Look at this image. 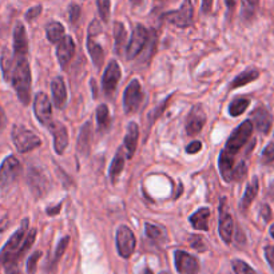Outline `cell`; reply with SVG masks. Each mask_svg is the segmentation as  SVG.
<instances>
[{"instance_id": "obj_45", "label": "cell", "mask_w": 274, "mask_h": 274, "mask_svg": "<svg viewBox=\"0 0 274 274\" xmlns=\"http://www.w3.org/2000/svg\"><path fill=\"white\" fill-rule=\"evenodd\" d=\"M201 149H202V143L199 141H193L186 147V153L187 154H197L201 151Z\"/></svg>"}, {"instance_id": "obj_29", "label": "cell", "mask_w": 274, "mask_h": 274, "mask_svg": "<svg viewBox=\"0 0 274 274\" xmlns=\"http://www.w3.org/2000/svg\"><path fill=\"white\" fill-rule=\"evenodd\" d=\"M35 238H36V229H31L28 233H27V235L24 237V239H23L22 245H20V248H19V250L16 252V254H15V257H13V261H12V265L7 266V268H12V266H16V262L22 258L24 254H26V252L28 250V249L31 248L32 243L35 242Z\"/></svg>"}, {"instance_id": "obj_7", "label": "cell", "mask_w": 274, "mask_h": 274, "mask_svg": "<svg viewBox=\"0 0 274 274\" xmlns=\"http://www.w3.org/2000/svg\"><path fill=\"white\" fill-rule=\"evenodd\" d=\"M193 16H194V7L191 0H183L181 8L164 13L162 19L179 28H186L193 23Z\"/></svg>"}, {"instance_id": "obj_47", "label": "cell", "mask_w": 274, "mask_h": 274, "mask_svg": "<svg viewBox=\"0 0 274 274\" xmlns=\"http://www.w3.org/2000/svg\"><path fill=\"white\" fill-rule=\"evenodd\" d=\"M261 217L265 219V222H269L272 219V209L268 204H262L261 205Z\"/></svg>"}, {"instance_id": "obj_16", "label": "cell", "mask_w": 274, "mask_h": 274, "mask_svg": "<svg viewBox=\"0 0 274 274\" xmlns=\"http://www.w3.org/2000/svg\"><path fill=\"white\" fill-rule=\"evenodd\" d=\"M120 76H122V71H120L119 64H118V62H115V60H111L107 64L105 74L102 76V87L107 95H111L116 90L118 83H119L120 80Z\"/></svg>"}, {"instance_id": "obj_6", "label": "cell", "mask_w": 274, "mask_h": 274, "mask_svg": "<svg viewBox=\"0 0 274 274\" xmlns=\"http://www.w3.org/2000/svg\"><path fill=\"white\" fill-rule=\"evenodd\" d=\"M102 32V26L97 19H94L90 23L89 30H87V50L91 59H93L94 64L99 68L102 66L103 57H105V51H103L102 46L97 42V36Z\"/></svg>"}, {"instance_id": "obj_22", "label": "cell", "mask_w": 274, "mask_h": 274, "mask_svg": "<svg viewBox=\"0 0 274 274\" xmlns=\"http://www.w3.org/2000/svg\"><path fill=\"white\" fill-rule=\"evenodd\" d=\"M138 137H139V127L135 122H130L127 124V131H126V137H124V147H126V153H127V158H133L137 150Z\"/></svg>"}, {"instance_id": "obj_8", "label": "cell", "mask_w": 274, "mask_h": 274, "mask_svg": "<svg viewBox=\"0 0 274 274\" xmlns=\"http://www.w3.org/2000/svg\"><path fill=\"white\" fill-rule=\"evenodd\" d=\"M116 250L122 258H130L133 256L135 246H137V239L134 235L133 230L130 229L128 226L120 225L116 230Z\"/></svg>"}, {"instance_id": "obj_23", "label": "cell", "mask_w": 274, "mask_h": 274, "mask_svg": "<svg viewBox=\"0 0 274 274\" xmlns=\"http://www.w3.org/2000/svg\"><path fill=\"white\" fill-rule=\"evenodd\" d=\"M218 167H219V172H221L223 181H233V170H234V158L233 157H230V155L225 154L223 151H221L219 158H218Z\"/></svg>"}, {"instance_id": "obj_39", "label": "cell", "mask_w": 274, "mask_h": 274, "mask_svg": "<svg viewBox=\"0 0 274 274\" xmlns=\"http://www.w3.org/2000/svg\"><path fill=\"white\" fill-rule=\"evenodd\" d=\"M261 162L264 164H269L274 162V142L268 143V146L264 149L261 154Z\"/></svg>"}, {"instance_id": "obj_9", "label": "cell", "mask_w": 274, "mask_h": 274, "mask_svg": "<svg viewBox=\"0 0 274 274\" xmlns=\"http://www.w3.org/2000/svg\"><path fill=\"white\" fill-rule=\"evenodd\" d=\"M143 99V91L139 80H131L123 93V107L126 114H133L139 109Z\"/></svg>"}, {"instance_id": "obj_20", "label": "cell", "mask_w": 274, "mask_h": 274, "mask_svg": "<svg viewBox=\"0 0 274 274\" xmlns=\"http://www.w3.org/2000/svg\"><path fill=\"white\" fill-rule=\"evenodd\" d=\"M51 91H53L54 105L57 109H64L67 102V89L62 76H55L51 82Z\"/></svg>"}, {"instance_id": "obj_58", "label": "cell", "mask_w": 274, "mask_h": 274, "mask_svg": "<svg viewBox=\"0 0 274 274\" xmlns=\"http://www.w3.org/2000/svg\"><path fill=\"white\" fill-rule=\"evenodd\" d=\"M161 274H168V273H167V272H162V273H161Z\"/></svg>"}, {"instance_id": "obj_41", "label": "cell", "mask_w": 274, "mask_h": 274, "mask_svg": "<svg viewBox=\"0 0 274 274\" xmlns=\"http://www.w3.org/2000/svg\"><path fill=\"white\" fill-rule=\"evenodd\" d=\"M40 257H42V252H35L32 256H30L28 261H27V272H28V274L35 273L36 264L39 261Z\"/></svg>"}, {"instance_id": "obj_40", "label": "cell", "mask_w": 274, "mask_h": 274, "mask_svg": "<svg viewBox=\"0 0 274 274\" xmlns=\"http://www.w3.org/2000/svg\"><path fill=\"white\" fill-rule=\"evenodd\" d=\"M189 241H190L191 248L195 249V250H198V252H205L206 250V243H205L204 238L201 235H191Z\"/></svg>"}, {"instance_id": "obj_19", "label": "cell", "mask_w": 274, "mask_h": 274, "mask_svg": "<svg viewBox=\"0 0 274 274\" xmlns=\"http://www.w3.org/2000/svg\"><path fill=\"white\" fill-rule=\"evenodd\" d=\"M49 128L54 135V150L56 154L62 155L68 146V133L66 126L59 122H53Z\"/></svg>"}, {"instance_id": "obj_18", "label": "cell", "mask_w": 274, "mask_h": 274, "mask_svg": "<svg viewBox=\"0 0 274 274\" xmlns=\"http://www.w3.org/2000/svg\"><path fill=\"white\" fill-rule=\"evenodd\" d=\"M252 119L254 122L253 126L261 134H269L270 128L273 126V115L270 114L269 110L264 106L256 107L252 112Z\"/></svg>"}, {"instance_id": "obj_37", "label": "cell", "mask_w": 274, "mask_h": 274, "mask_svg": "<svg viewBox=\"0 0 274 274\" xmlns=\"http://www.w3.org/2000/svg\"><path fill=\"white\" fill-rule=\"evenodd\" d=\"M68 242H70V237H64L59 241L57 243L56 249H55V254H54V260H53V266L56 265V262L62 258V256L66 252L67 246H68Z\"/></svg>"}, {"instance_id": "obj_46", "label": "cell", "mask_w": 274, "mask_h": 274, "mask_svg": "<svg viewBox=\"0 0 274 274\" xmlns=\"http://www.w3.org/2000/svg\"><path fill=\"white\" fill-rule=\"evenodd\" d=\"M40 13H42V5H36L34 8H30L26 12V19L30 22V20H34L39 16Z\"/></svg>"}, {"instance_id": "obj_38", "label": "cell", "mask_w": 274, "mask_h": 274, "mask_svg": "<svg viewBox=\"0 0 274 274\" xmlns=\"http://www.w3.org/2000/svg\"><path fill=\"white\" fill-rule=\"evenodd\" d=\"M248 175V167L245 161H241L237 166H234L233 170V181H243Z\"/></svg>"}, {"instance_id": "obj_1", "label": "cell", "mask_w": 274, "mask_h": 274, "mask_svg": "<svg viewBox=\"0 0 274 274\" xmlns=\"http://www.w3.org/2000/svg\"><path fill=\"white\" fill-rule=\"evenodd\" d=\"M13 54V53H12ZM28 55H16L13 54V62L7 82L12 84L16 91L18 99L27 106L31 98V68L27 59Z\"/></svg>"}, {"instance_id": "obj_27", "label": "cell", "mask_w": 274, "mask_h": 274, "mask_svg": "<svg viewBox=\"0 0 274 274\" xmlns=\"http://www.w3.org/2000/svg\"><path fill=\"white\" fill-rule=\"evenodd\" d=\"M124 161H126V154L123 153V149L120 147L119 150L116 151V155H115L114 160L111 162L110 170H109V174H110V178L111 181H112V183L116 182L118 177L120 175V172L123 171Z\"/></svg>"}, {"instance_id": "obj_28", "label": "cell", "mask_w": 274, "mask_h": 274, "mask_svg": "<svg viewBox=\"0 0 274 274\" xmlns=\"http://www.w3.org/2000/svg\"><path fill=\"white\" fill-rule=\"evenodd\" d=\"M90 139H91V122H86L78 137V151L80 154L89 153Z\"/></svg>"}, {"instance_id": "obj_50", "label": "cell", "mask_w": 274, "mask_h": 274, "mask_svg": "<svg viewBox=\"0 0 274 274\" xmlns=\"http://www.w3.org/2000/svg\"><path fill=\"white\" fill-rule=\"evenodd\" d=\"M226 5H227V8L231 11V9H234L235 7V0H225Z\"/></svg>"}, {"instance_id": "obj_3", "label": "cell", "mask_w": 274, "mask_h": 274, "mask_svg": "<svg viewBox=\"0 0 274 274\" xmlns=\"http://www.w3.org/2000/svg\"><path fill=\"white\" fill-rule=\"evenodd\" d=\"M11 137L16 150L19 153H28L42 145V139L32 130L24 127L22 124H15L11 131Z\"/></svg>"}, {"instance_id": "obj_4", "label": "cell", "mask_w": 274, "mask_h": 274, "mask_svg": "<svg viewBox=\"0 0 274 274\" xmlns=\"http://www.w3.org/2000/svg\"><path fill=\"white\" fill-rule=\"evenodd\" d=\"M27 229H28V219L26 218V219H23L22 221L20 227L9 237L8 241L5 242L4 246L0 250V264H1V265H12L13 257H15L16 252H18L19 248H20V245H22L23 239L26 237Z\"/></svg>"}, {"instance_id": "obj_12", "label": "cell", "mask_w": 274, "mask_h": 274, "mask_svg": "<svg viewBox=\"0 0 274 274\" xmlns=\"http://www.w3.org/2000/svg\"><path fill=\"white\" fill-rule=\"evenodd\" d=\"M34 112H35L36 119L40 123L50 127L53 123V109H51V102L49 97L45 93H38L34 99Z\"/></svg>"}, {"instance_id": "obj_49", "label": "cell", "mask_w": 274, "mask_h": 274, "mask_svg": "<svg viewBox=\"0 0 274 274\" xmlns=\"http://www.w3.org/2000/svg\"><path fill=\"white\" fill-rule=\"evenodd\" d=\"M62 206L63 202H59L55 208H49L47 209V214H49V216H56L57 213H59V210L62 209Z\"/></svg>"}, {"instance_id": "obj_36", "label": "cell", "mask_w": 274, "mask_h": 274, "mask_svg": "<svg viewBox=\"0 0 274 274\" xmlns=\"http://www.w3.org/2000/svg\"><path fill=\"white\" fill-rule=\"evenodd\" d=\"M231 265H233L235 274H257L256 270L242 260H234Z\"/></svg>"}, {"instance_id": "obj_30", "label": "cell", "mask_w": 274, "mask_h": 274, "mask_svg": "<svg viewBox=\"0 0 274 274\" xmlns=\"http://www.w3.org/2000/svg\"><path fill=\"white\" fill-rule=\"evenodd\" d=\"M46 35H47V39L51 43H57L63 36L66 35L64 34V27H63L62 23L59 22L49 23L47 27H46Z\"/></svg>"}, {"instance_id": "obj_56", "label": "cell", "mask_w": 274, "mask_h": 274, "mask_svg": "<svg viewBox=\"0 0 274 274\" xmlns=\"http://www.w3.org/2000/svg\"><path fill=\"white\" fill-rule=\"evenodd\" d=\"M141 274H154V273H153V272H151V270L149 269V268H145V269H143L141 272Z\"/></svg>"}, {"instance_id": "obj_2", "label": "cell", "mask_w": 274, "mask_h": 274, "mask_svg": "<svg viewBox=\"0 0 274 274\" xmlns=\"http://www.w3.org/2000/svg\"><path fill=\"white\" fill-rule=\"evenodd\" d=\"M253 130H254V126H253L252 120H243L242 123L239 124L238 127L235 128L234 131L230 134L229 139L226 142L225 149L222 151H223L225 154L230 155V157L234 158L235 154L248 143V141L250 139V137H252Z\"/></svg>"}, {"instance_id": "obj_10", "label": "cell", "mask_w": 274, "mask_h": 274, "mask_svg": "<svg viewBox=\"0 0 274 274\" xmlns=\"http://www.w3.org/2000/svg\"><path fill=\"white\" fill-rule=\"evenodd\" d=\"M218 230H219V237L222 238V241L226 245L231 243L233 233H234V221H233L231 214L229 213L226 198H222L221 204H219V225H218Z\"/></svg>"}, {"instance_id": "obj_14", "label": "cell", "mask_w": 274, "mask_h": 274, "mask_svg": "<svg viewBox=\"0 0 274 274\" xmlns=\"http://www.w3.org/2000/svg\"><path fill=\"white\" fill-rule=\"evenodd\" d=\"M205 123H206V114L202 106L195 105L191 107L190 112L187 115V119H186V133L194 137L202 131Z\"/></svg>"}, {"instance_id": "obj_25", "label": "cell", "mask_w": 274, "mask_h": 274, "mask_svg": "<svg viewBox=\"0 0 274 274\" xmlns=\"http://www.w3.org/2000/svg\"><path fill=\"white\" fill-rule=\"evenodd\" d=\"M258 78H260V71L256 70V68H249V70L242 71L239 75H237L234 79L231 80V83H230V90L243 87V86H246V84L252 83L254 80H257Z\"/></svg>"}, {"instance_id": "obj_48", "label": "cell", "mask_w": 274, "mask_h": 274, "mask_svg": "<svg viewBox=\"0 0 274 274\" xmlns=\"http://www.w3.org/2000/svg\"><path fill=\"white\" fill-rule=\"evenodd\" d=\"M213 0H202V12L209 13L212 11Z\"/></svg>"}, {"instance_id": "obj_42", "label": "cell", "mask_w": 274, "mask_h": 274, "mask_svg": "<svg viewBox=\"0 0 274 274\" xmlns=\"http://www.w3.org/2000/svg\"><path fill=\"white\" fill-rule=\"evenodd\" d=\"M80 13H82V9L78 4H71L68 7V18H70L71 23H76L79 20Z\"/></svg>"}, {"instance_id": "obj_35", "label": "cell", "mask_w": 274, "mask_h": 274, "mask_svg": "<svg viewBox=\"0 0 274 274\" xmlns=\"http://www.w3.org/2000/svg\"><path fill=\"white\" fill-rule=\"evenodd\" d=\"M98 11L101 15V19L103 22H109L110 19V11H111V1L110 0H97Z\"/></svg>"}, {"instance_id": "obj_51", "label": "cell", "mask_w": 274, "mask_h": 274, "mask_svg": "<svg viewBox=\"0 0 274 274\" xmlns=\"http://www.w3.org/2000/svg\"><path fill=\"white\" fill-rule=\"evenodd\" d=\"M246 3H248L250 7H253V8H256L257 5L260 4V0H246Z\"/></svg>"}, {"instance_id": "obj_52", "label": "cell", "mask_w": 274, "mask_h": 274, "mask_svg": "<svg viewBox=\"0 0 274 274\" xmlns=\"http://www.w3.org/2000/svg\"><path fill=\"white\" fill-rule=\"evenodd\" d=\"M7 274H20L16 269V266H12V268H7Z\"/></svg>"}, {"instance_id": "obj_13", "label": "cell", "mask_w": 274, "mask_h": 274, "mask_svg": "<svg viewBox=\"0 0 274 274\" xmlns=\"http://www.w3.org/2000/svg\"><path fill=\"white\" fill-rule=\"evenodd\" d=\"M147 38H149V32L145 28V26L137 24V27L134 28L131 39L128 42L127 49H126V56L128 60H133L137 57V55H139V53L146 45Z\"/></svg>"}, {"instance_id": "obj_43", "label": "cell", "mask_w": 274, "mask_h": 274, "mask_svg": "<svg viewBox=\"0 0 274 274\" xmlns=\"http://www.w3.org/2000/svg\"><path fill=\"white\" fill-rule=\"evenodd\" d=\"M167 102H168V99H167V101H164V102L162 103V105H161L160 109L157 107L155 110L151 111L150 114H149V123L153 124V123H154V122H155V120H157V119H158V118H160L161 114H162V111L164 110V107H166V103H167Z\"/></svg>"}, {"instance_id": "obj_21", "label": "cell", "mask_w": 274, "mask_h": 274, "mask_svg": "<svg viewBox=\"0 0 274 274\" xmlns=\"http://www.w3.org/2000/svg\"><path fill=\"white\" fill-rule=\"evenodd\" d=\"M13 54L28 55V39H27L26 28L22 23H16L13 30Z\"/></svg>"}, {"instance_id": "obj_11", "label": "cell", "mask_w": 274, "mask_h": 274, "mask_svg": "<svg viewBox=\"0 0 274 274\" xmlns=\"http://www.w3.org/2000/svg\"><path fill=\"white\" fill-rule=\"evenodd\" d=\"M22 172V164L16 157L9 155L0 164V186H8L16 181Z\"/></svg>"}, {"instance_id": "obj_33", "label": "cell", "mask_w": 274, "mask_h": 274, "mask_svg": "<svg viewBox=\"0 0 274 274\" xmlns=\"http://www.w3.org/2000/svg\"><path fill=\"white\" fill-rule=\"evenodd\" d=\"M97 122L99 130H107L110 126V111L106 105H99L97 109Z\"/></svg>"}, {"instance_id": "obj_5", "label": "cell", "mask_w": 274, "mask_h": 274, "mask_svg": "<svg viewBox=\"0 0 274 274\" xmlns=\"http://www.w3.org/2000/svg\"><path fill=\"white\" fill-rule=\"evenodd\" d=\"M27 182L31 189L32 194L36 198L45 197L49 193L50 187H51V182H50L49 175L42 167L38 166H32L28 168V174H27Z\"/></svg>"}, {"instance_id": "obj_54", "label": "cell", "mask_w": 274, "mask_h": 274, "mask_svg": "<svg viewBox=\"0 0 274 274\" xmlns=\"http://www.w3.org/2000/svg\"><path fill=\"white\" fill-rule=\"evenodd\" d=\"M3 124H4V112H3L1 107H0V128L3 127Z\"/></svg>"}, {"instance_id": "obj_31", "label": "cell", "mask_w": 274, "mask_h": 274, "mask_svg": "<svg viewBox=\"0 0 274 274\" xmlns=\"http://www.w3.org/2000/svg\"><path fill=\"white\" fill-rule=\"evenodd\" d=\"M126 28L123 23L116 22L114 24V36H115V51L118 54H122V50L126 46Z\"/></svg>"}, {"instance_id": "obj_32", "label": "cell", "mask_w": 274, "mask_h": 274, "mask_svg": "<svg viewBox=\"0 0 274 274\" xmlns=\"http://www.w3.org/2000/svg\"><path fill=\"white\" fill-rule=\"evenodd\" d=\"M249 105H250L249 98H235L234 101L229 105V114L231 116H239L246 111Z\"/></svg>"}, {"instance_id": "obj_57", "label": "cell", "mask_w": 274, "mask_h": 274, "mask_svg": "<svg viewBox=\"0 0 274 274\" xmlns=\"http://www.w3.org/2000/svg\"><path fill=\"white\" fill-rule=\"evenodd\" d=\"M269 233H270V235H272V237H273V238H274V223L272 226H270Z\"/></svg>"}, {"instance_id": "obj_55", "label": "cell", "mask_w": 274, "mask_h": 274, "mask_svg": "<svg viewBox=\"0 0 274 274\" xmlns=\"http://www.w3.org/2000/svg\"><path fill=\"white\" fill-rule=\"evenodd\" d=\"M130 1H131V4L133 5H141L143 0H130Z\"/></svg>"}, {"instance_id": "obj_24", "label": "cell", "mask_w": 274, "mask_h": 274, "mask_svg": "<svg viewBox=\"0 0 274 274\" xmlns=\"http://www.w3.org/2000/svg\"><path fill=\"white\" fill-rule=\"evenodd\" d=\"M209 218H210V209L202 208L198 209L194 214H191L189 221L195 230L208 231L209 230Z\"/></svg>"}, {"instance_id": "obj_15", "label": "cell", "mask_w": 274, "mask_h": 274, "mask_svg": "<svg viewBox=\"0 0 274 274\" xmlns=\"http://www.w3.org/2000/svg\"><path fill=\"white\" fill-rule=\"evenodd\" d=\"M175 269L179 274H197L199 270L198 260L194 256L183 250H177L174 253Z\"/></svg>"}, {"instance_id": "obj_53", "label": "cell", "mask_w": 274, "mask_h": 274, "mask_svg": "<svg viewBox=\"0 0 274 274\" xmlns=\"http://www.w3.org/2000/svg\"><path fill=\"white\" fill-rule=\"evenodd\" d=\"M268 195H270V197H272V198L274 199V181L272 182V183H270L269 191H268Z\"/></svg>"}, {"instance_id": "obj_17", "label": "cell", "mask_w": 274, "mask_h": 274, "mask_svg": "<svg viewBox=\"0 0 274 274\" xmlns=\"http://www.w3.org/2000/svg\"><path fill=\"white\" fill-rule=\"evenodd\" d=\"M75 53V43L74 39L68 35H64L62 39L57 42L56 46V56L59 60V64L62 68H66L70 63L71 57Z\"/></svg>"}, {"instance_id": "obj_26", "label": "cell", "mask_w": 274, "mask_h": 274, "mask_svg": "<svg viewBox=\"0 0 274 274\" xmlns=\"http://www.w3.org/2000/svg\"><path fill=\"white\" fill-rule=\"evenodd\" d=\"M258 190H260V182H258V178L254 177L252 182L248 185L246 190H245V194H243L242 199H241V204H239L241 212H246L248 210L249 206L252 205V202L254 201L257 194H258Z\"/></svg>"}, {"instance_id": "obj_34", "label": "cell", "mask_w": 274, "mask_h": 274, "mask_svg": "<svg viewBox=\"0 0 274 274\" xmlns=\"http://www.w3.org/2000/svg\"><path fill=\"white\" fill-rule=\"evenodd\" d=\"M145 231H146V235L153 241H162L164 239V230L161 227V226L153 225L150 222H147L145 225Z\"/></svg>"}, {"instance_id": "obj_44", "label": "cell", "mask_w": 274, "mask_h": 274, "mask_svg": "<svg viewBox=\"0 0 274 274\" xmlns=\"http://www.w3.org/2000/svg\"><path fill=\"white\" fill-rule=\"evenodd\" d=\"M264 253H265L266 261H268V264H269V266L272 268V270H273L274 273V246H270V245L265 246Z\"/></svg>"}]
</instances>
